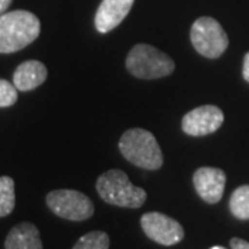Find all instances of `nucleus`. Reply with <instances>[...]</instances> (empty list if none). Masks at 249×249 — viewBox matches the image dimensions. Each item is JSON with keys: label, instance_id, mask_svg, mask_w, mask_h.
<instances>
[{"label": "nucleus", "instance_id": "9b49d317", "mask_svg": "<svg viewBox=\"0 0 249 249\" xmlns=\"http://www.w3.org/2000/svg\"><path fill=\"white\" fill-rule=\"evenodd\" d=\"M47 78V68L43 62L29 60L18 65L13 75V83L19 91H29L39 88Z\"/></svg>", "mask_w": 249, "mask_h": 249}, {"label": "nucleus", "instance_id": "dca6fc26", "mask_svg": "<svg viewBox=\"0 0 249 249\" xmlns=\"http://www.w3.org/2000/svg\"><path fill=\"white\" fill-rule=\"evenodd\" d=\"M18 98V90L14 83L9 80L0 79V108L11 107Z\"/></svg>", "mask_w": 249, "mask_h": 249}, {"label": "nucleus", "instance_id": "423d86ee", "mask_svg": "<svg viewBox=\"0 0 249 249\" xmlns=\"http://www.w3.org/2000/svg\"><path fill=\"white\" fill-rule=\"evenodd\" d=\"M46 204L54 214L73 222L88 220L94 213L89 196L76 190H54L46 196Z\"/></svg>", "mask_w": 249, "mask_h": 249}, {"label": "nucleus", "instance_id": "f257e3e1", "mask_svg": "<svg viewBox=\"0 0 249 249\" xmlns=\"http://www.w3.org/2000/svg\"><path fill=\"white\" fill-rule=\"evenodd\" d=\"M40 34V21L35 14L16 10L0 16V53L22 50L35 42Z\"/></svg>", "mask_w": 249, "mask_h": 249}, {"label": "nucleus", "instance_id": "9d476101", "mask_svg": "<svg viewBox=\"0 0 249 249\" xmlns=\"http://www.w3.org/2000/svg\"><path fill=\"white\" fill-rule=\"evenodd\" d=\"M134 0H103L98 6L94 24L101 34H107L116 28L132 10Z\"/></svg>", "mask_w": 249, "mask_h": 249}, {"label": "nucleus", "instance_id": "7ed1b4c3", "mask_svg": "<svg viewBox=\"0 0 249 249\" xmlns=\"http://www.w3.org/2000/svg\"><path fill=\"white\" fill-rule=\"evenodd\" d=\"M96 188L106 202L121 208L136 209L147 199V193L140 187L132 184L127 175L118 169L103 173L96 183Z\"/></svg>", "mask_w": 249, "mask_h": 249}, {"label": "nucleus", "instance_id": "1a4fd4ad", "mask_svg": "<svg viewBox=\"0 0 249 249\" xmlns=\"http://www.w3.org/2000/svg\"><path fill=\"white\" fill-rule=\"evenodd\" d=\"M194 187L198 196L208 204H217L222 199L226 186V175L222 169L204 166L194 173Z\"/></svg>", "mask_w": 249, "mask_h": 249}, {"label": "nucleus", "instance_id": "4468645a", "mask_svg": "<svg viewBox=\"0 0 249 249\" xmlns=\"http://www.w3.org/2000/svg\"><path fill=\"white\" fill-rule=\"evenodd\" d=\"M230 211L231 213L241 220L249 219V186H241L230 198Z\"/></svg>", "mask_w": 249, "mask_h": 249}, {"label": "nucleus", "instance_id": "20e7f679", "mask_svg": "<svg viewBox=\"0 0 249 249\" xmlns=\"http://www.w3.org/2000/svg\"><path fill=\"white\" fill-rule=\"evenodd\" d=\"M126 68L136 78L158 79L175 71V62L154 46L136 45L127 54Z\"/></svg>", "mask_w": 249, "mask_h": 249}, {"label": "nucleus", "instance_id": "f03ea898", "mask_svg": "<svg viewBox=\"0 0 249 249\" xmlns=\"http://www.w3.org/2000/svg\"><path fill=\"white\" fill-rule=\"evenodd\" d=\"M119 150L126 160L142 169L157 170L163 163V155L154 134L145 129H130L119 142Z\"/></svg>", "mask_w": 249, "mask_h": 249}, {"label": "nucleus", "instance_id": "aec40b11", "mask_svg": "<svg viewBox=\"0 0 249 249\" xmlns=\"http://www.w3.org/2000/svg\"><path fill=\"white\" fill-rule=\"evenodd\" d=\"M211 249H226V248H223V247H212Z\"/></svg>", "mask_w": 249, "mask_h": 249}, {"label": "nucleus", "instance_id": "6e6552de", "mask_svg": "<svg viewBox=\"0 0 249 249\" xmlns=\"http://www.w3.org/2000/svg\"><path fill=\"white\" fill-rule=\"evenodd\" d=\"M224 121L223 111L216 106H202L183 116L181 129L188 136H206L216 132Z\"/></svg>", "mask_w": 249, "mask_h": 249}, {"label": "nucleus", "instance_id": "39448f33", "mask_svg": "<svg viewBox=\"0 0 249 249\" xmlns=\"http://www.w3.org/2000/svg\"><path fill=\"white\" fill-rule=\"evenodd\" d=\"M190 35L194 49L206 58L220 57L229 46V37L222 25L211 17L198 18Z\"/></svg>", "mask_w": 249, "mask_h": 249}, {"label": "nucleus", "instance_id": "ddd939ff", "mask_svg": "<svg viewBox=\"0 0 249 249\" xmlns=\"http://www.w3.org/2000/svg\"><path fill=\"white\" fill-rule=\"evenodd\" d=\"M16 206L14 180L9 176L0 178V217L9 216Z\"/></svg>", "mask_w": 249, "mask_h": 249}, {"label": "nucleus", "instance_id": "2eb2a0df", "mask_svg": "<svg viewBox=\"0 0 249 249\" xmlns=\"http://www.w3.org/2000/svg\"><path fill=\"white\" fill-rule=\"evenodd\" d=\"M72 249H109V237L104 231H91L82 235Z\"/></svg>", "mask_w": 249, "mask_h": 249}, {"label": "nucleus", "instance_id": "f3484780", "mask_svg": "<svg viewBox=\"0 0 249 249\" xmlns=\"http://www.w3.org/2000/svg\"><path fill=\"white\" fill-rule=\"evenodd\" d=\"M230 247L231 249H249V242L242 238H231Z\"/></svg>", "mask_w": 249, "mask_h": 249}, {"label": "nucleus", "instance_id": "6ab92c4d", "mask_svg": "<svg viewBox=\"0 0 249 249\" xmlns=\"http://www.w3.org/2000/svg\"><path fill=\"white\" fill-rule=\"evenodd\" d=\"M13 0H0V16L4 14V11L9 9Z\"/></svg>", "mask_w": 249, "mask_h": 249}, {"label": "nucleus", "instance_id": "f8f14e48", "mask_svg": "<svg viewBox=\"0 0 249 249\" xmlns=\"http://www.w3.org/2000/svg\"><path fill=\"white\" fill-rule=\"evenodd\" d=\"M6 249H43L39 230L32 223H21L13 227L4 241Z\"/></svg>", "mask_w": 249, "mask_h": 249}, {"label": "nucleus", "instance_id": "a211bd4d", "mask_svg": "<svg viewBox=\"0 0 249 249\" xmlns=\"http://www.w3.org/2000/svg\"><path fill=\"white\" fill-rule=\"evenodd\" d=\"M242 75H244V79L249 82V53L245 54V58H244V70H242Z\"/></svg>", "mask_w": 249, "mask_h": 249}, {"label": "nucleus", "instance_id": "0eeeda50", "mask_svg": "<svg viewBox=\"0 0 249 249\" xmlns=\"http://www.w3.org/2000/svg\"><path fill=\"white\" fill-rule=\"evenodd\" d=\"M140 223L145 235L160 245L172 247L184 238V230L181 224L178 220L160 212L144 213Z\"/></svg>", "mask_w": 249, "mask_h": 249}]
</instances>
